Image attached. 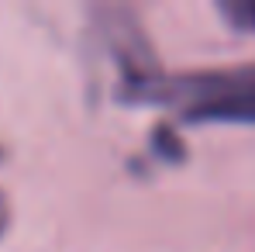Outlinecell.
<instances>
[{"instance_id": "obj_3", "label": "cell", "mask_w": 255, "mask_h": 252, "mask_svg": "<svg viewBox=\"0 0 255 252\" xmlns=\"http://www.w3.org/2000/svg\"><path fill=\"white\" fill-rule=\"evenodd\" d=\"M152 149L159 152V159H162V163H176V159H183V156H186V149L176 142V135H172L166 125H159L155 131H152Z\"/></svg>"}, {"instance_id": "obj_1", "label": "cell", "mask_w": 255, "mask_h": 252, "mask_svg": "<svg viewBox=\"0 0 255 252\" xmlns=\"http://www.w3.org/2000/svg\"><path fill=\"white\" fill-rule=\"evenodd\" d=\"M131 104L162 107L183 125H238L255 128V62L204 66L169 73L159 69Z\"/></svg>"}, {"instance_id": "obj_4", "label": "cell", "mask_w": 255, "mask_h": 252, "mask_svg": "<svg viewBox=\"0 0 255 252\" xmlns=\"http://www.w3.org/2000/svg\"><path fill=\"white\" fill-rule=\"evenodd\" d=\"M7 228H10V201H7V194L0 190V239L7 235Z\"/></svg>"}, {"instance_id": "obj_2", "label": "cell", "mask_w": 255, "mask_h": 252, "mask_svg": "<svg viewBox=\"0 0 255 252\" xmlns=\"http://www.w3.org/2000/svg\"><path fill=\"white\" fill-rule=\"evenodd\" d=\"M217 14H221L235 31L255 35V0H221V3H217Z\"/></svg>"}]
</instances>
